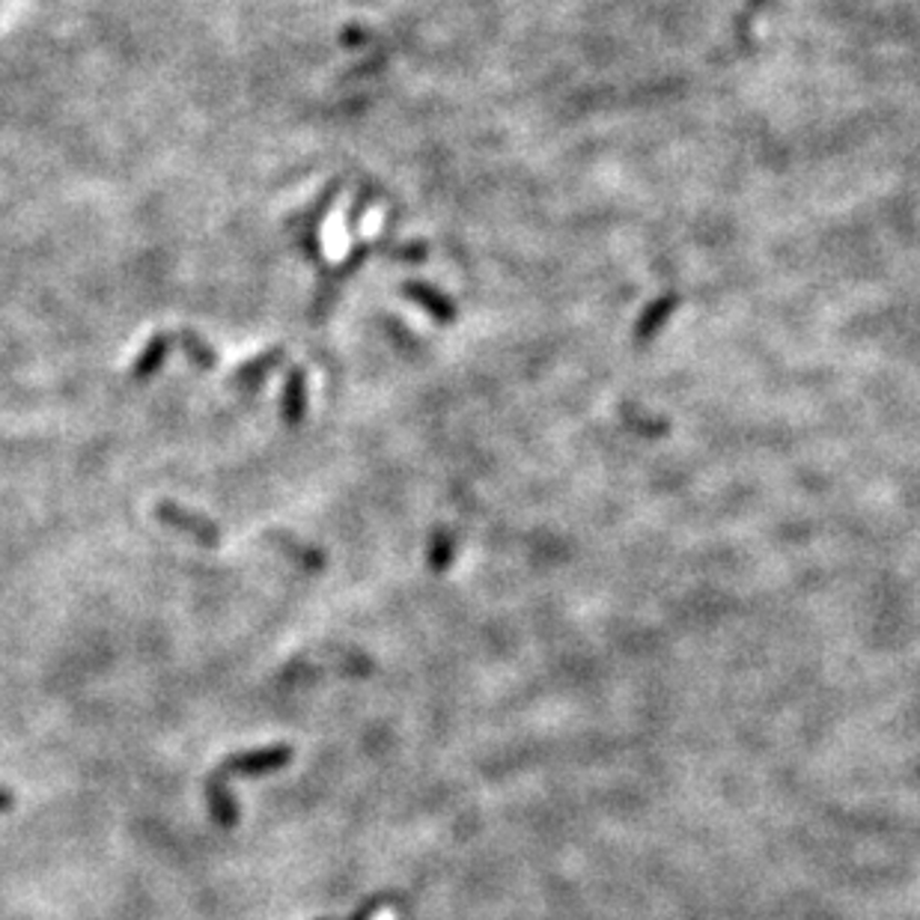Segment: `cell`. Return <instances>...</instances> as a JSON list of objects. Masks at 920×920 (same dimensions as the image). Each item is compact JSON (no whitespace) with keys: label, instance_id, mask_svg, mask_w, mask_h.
Masks as SVG:
<instances>
[{"label":"cell","instance_id":"cell-2","mask_svg":"<svg viewBox=\"0 0 920 920\" xmlns=\"http://www.w3.org/2000/svg\"><path fill=\"white\" fill-rule=\"evenodd\" d=\"M156 512H159V519L164 521V524L186 530L188 537H194V540L203 542V546H214V542H218V528L209 524L206 519H200V516H191V512L179 510L173 503H161Z\"/></svg>","mask_w":920,"mask_h":920},{"label":"cell","instance_id":"cell-6","mask_svg":"<svg viewBox=\"0 0 920 920\" xmlns=\"http://www.w3.org/2000/svg\"><path fill=\"white\" fill-rule=\"evenodd\" d=\"M370 920H397V911L393 909H388V906H384V909H379L376 911V914H372Z\"/></svg>","mask_w":920,"mask_h":920},{"label":"cell","instance_id":"cell-1","mask_svg":"<svg viewBox=\"0 0 920 920\" xmlns=\"http://www.w3.org/2000/svg\"><path fill=\"white\" fill-rule=\"evenodd\" d=\"M289 757H292V748H289V744H274V748H266V751L236 757V760L227 762V766H223L221 772L214 774V778H230V774H242V772L244 774L271 772V769L287 766Z\"/></svg>","mask_w":920,"mask_h":920},{"label":"cell","instance_id":"cell-4","mask_svg":"<svg viewBox=\"0 0 920 920\" xmlns=\"http://www.w3.org/2000/svg\"><path fill=\"white\" fill-rule=\"evenodd\" d=\"M164 352H168V340H164V337H156V340L149 343L147 358L140 363H134V376H138V379H149L152 372L159 370V363L164 361Z\"/></svg>","mask_w":920,"mask_h":920},{"label":"cell","instance_id":"cell-5","mask_svg":"<svg viewBox=\"0 0 920 920\" xmlns=\"http://www.w3.org/2000/svg\"><path fill=\"white\" fill-rule=\"evenodd\" d=\"M182 349H186V352L191 354V361H194L197 367H203V370H212L214 363H218V358H214L212 349H209V346H206L200 337L191 334V331H186V334H182Z\"/></svg>","mask_w":920,"mask_h":920},{"label":"cell","instance_id":"cell-3","mask_svg":"<svg viewBox=\"0 0 920 920\" xmlns=\"http://www.w3.org/2000/svg\"><path fill=\"white\" fill-rule=\"evenodd\" d=\"M304 411V379L301 372H292L287 384V423H298Z\"/></svg>","mask_w":920,"mask_h":920}]
</instances>
